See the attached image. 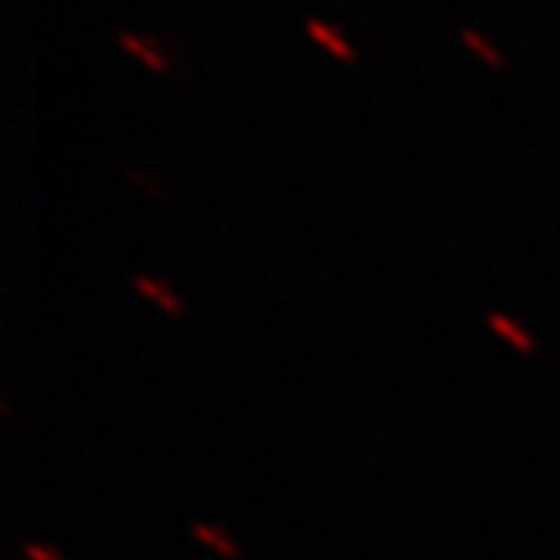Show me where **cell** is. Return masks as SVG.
Masks as SVG:
<instances>
[{
	"instance_id": "cell-1",
	"label": "cell",
	"mask_w": 560,
	"mask_h": 560,
	"mask_svg": "<svg viewBox=\"0 0 560 560\" xmlns=\"http://www.w3.org/2000/svg\"><path fill=\"white\" fill-rule=\"evenodd\" d=\"M117 48L128 55L131 62H139L142 70H150L156 77H167L172 73V55L156 37H145V33H131V30H120L117 33Z\"/></svg>"
},
{
	"instance_id": "cell-2",
	"label": "cell",
	"mask_w": 560,
	"mask_h": 560,
	"mask_svg": "<svg viewBox=\"0 0 560 560\" xmlns=\"http://www.w3.org/2000/svg\"><path fill=\"white\" fill-rule=\"evenodd\" d=\"M302 30H306V37L317 44V48L328 55V59H335V62H357L361 55H357V48H353V40L346 37V30H339L335 22H328V19H320V15H310L306 22H302Z\"/></svg>"
},
{
	"instance_id": "cell-3",
	"label": "cell",
	"mask_w": 560,
	"mask_h": 560,
	"mask_svg": "<svg viewBox=\"0 0 560 560\" xmlns=\"http://www.w3.org/2000/svg\"><path fill=\"white\" fill-rule=\"evenodd\" d=\"M131 288H136V295L142 302H150V306L156 313H164V317H186V302L175 291V284H167V280L153 277V273H136L131 277Z\"/></svg>"
},
{
	"instance_id": "cell-4",
	"label": "cell",
	"mask_w": 560,
	"mask_h": 560,
	"mask_svg": "<svg viewBox=\"0 0 560 560\" xmlns=\"http://www.w3.org/2000/svg\"><path fill=\"white\" fill-rule=\"evenodd\" d=\"M485 324H488V331L495 335L499 342H506L513 353H521V357H535V353H539V339H535V335L524 328L517 317H510V313L488 310Z\"/></svg>"
},
{
	"instance_id": "cell-5",
	"label": "cell",
	"mask_w": 560,
	"mask_h": 560,
	"mask_svg": "<svg viewBox=\"0 0 560 560\" xmlns=\"http://www.w3.org/2000/svg\"><path fill=\"white\" fill-rule=\"evenodd\" d=\"M189 535L205 546V550H211L219 560H241V546L237 539L222 528V524H211V521H194L189 524Z\"/></svg>"
},
{
	"instance_id": "cell-6",
	"label": "cell",
	"mask_w": 560,
	"mask_h": 560,
	"mask_svg": "<svg viewBox=\"0 0 560 560\" xmlns=\"http://www.w3.org/2000/svg\"><path fill=\"white\" fill-rule=\"evenodd\" d=\"M458 40H463V48L474 55V59L480 62V66H488V70H506L510 66V59H506V51L499 48L495 40L488 37V33H480L477 26H463V33H458Z\"/></svg>"
},
{
	"instance_id": "cell-7",
	"label": "cell",
	"mask_w": 560,
	"mask_h": 560,
	"mask_svg": "<svg viewBox=\"0 0 560 560\" xmlns=\"http://www.w3.org/2000/svg\"><path fill=\"white\" fill-rule=\"evenodd\" d=\"M125 178H128L131 186L139 189V194H150L153 200H161V197H164V186H161V178H156V175H150V172H139V167H128V172H125Z\"/></svg>"
},
{
	"instance_id": "cell-8",
	"label": "cell",
	"mask_w": 560,
	"mask_h": 560,
	"mask_svg": "<svg viewBox=\"0 0 560 560\" xmlns=\"http://www.w3.org/2000/svg\"><path fill=\"white\" fill-rule=\"evenodd\" d=\"M22 557H26V560H66L59 550H51L48 542H37V539L22 542Z\"/></svg>"
}]
</instances>
